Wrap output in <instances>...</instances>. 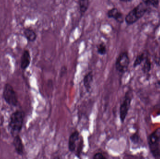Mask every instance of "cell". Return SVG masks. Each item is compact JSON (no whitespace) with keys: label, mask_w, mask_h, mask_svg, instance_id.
I'll list each match as a JSON object with an SVG mask.
<instances>
[{"label":"cell","mask_w":160,"mask_h":159,"mask_svg":"<svg viewBox=\"0 0 160 159\" xmlns=\"http://www.w3.org/2000/svg\"><path fill=\"white\" fill-rule=\"evenodd\" d=\"M24 118V112L18 110L14 112L10 116L8 128L13 137L19 135L22 130Z\"/></svg>","instance_id":"6da1fadb"},{"label":"cell","mask_w":160,"mask_h":159,"mask_svg":"<svg viewBox=\"0 0 160 159\" xmlns=\"http://www.w3.org/2000/svg\"><path fill=\"white\" fill-rule=\"evenodd\" d=\"M148 143L152 155L160 158V128L157 129L148 136Z\"/></svg>","instance_id":"7a4b0ae2"},{"label":"cell","mask_w":160,"mask_h":159,"mask_svg":"<svg viewBox=\"0 0 160 159\" xmlns=\"http://www.w3.org/2000/svg\"><path fill=\"white\" fill-rule=\"evenodd\" d=\"M3 97L7 103L10 106H17L18 103V96L12 86L7 83L4 87Z\"/></svg>","instance_id":"3957f363"},{"label":"cell","mask_w":160,"mask_h":159,"mask_svg":"<svg viewBox=\"0 0 160 159\" xmlns=\"http://www.w3.org/2000/svg\"><path fill=\"white\" fill-rule=\"evenodd\" d=\"M132 99V93L131 91L126 93L124 100L120 105L119 108V118L121 123H124L130 108Z\"/></svg>","instance_id":"277c9868"},{"label":"cell","mask_w":160,"mask_h":159,"mask_svg":"<svg viewBox=\"0 0 160 159\" xmlns=\"http://www.w3.org/2000/svg\"><path fill=\"white\" fill-rule=\"evenodd\" d=\"M130 59L127 52H122L118 55L116 61L117 71L121 73H124L128 71Z\"/></svg>","instance_id":"5b68a950"},{"label":"cell","mask_w":160,"mask_h":159,"mask_svg":"<svg viewBox=\"0 0 160 159\" xmlns=\"http://www.w3.org/2000/svg\"><path fill=\"white\" fill-rule=\"evenodd\" d=\"M80 138V133L78 130L75 131L72 133L68 139V147L69 151L74 153L76 151L77 143Z\"/></svg>","instance_id":"8992f818"},{"label":"cell","mask_w":160,"mask_h":159,"mask_svg":"<svg viewBox=\"0 0 160 159\" xmlns=\"http://www.w3.org/2000/svg\"><path fill=\"white\" fill-rule=\"evenodd\" d=\"M107 16L110 18H113L119 23H122L124 21L123 15L116 7H113L108 10Z\"/></svg>","instance_id":"52a82bcc"},{"label":"cell","mask_w":160,"mask_h":159,"mask_svg":"<svg viewBox=\"0 0 160 159\" xmlns=\"http://www.w3.org/2000/svg\"><path fill=\"white\" fill-rule=\"evenodd\" d=\"M148 6L146 3L143 1L132 9L138 19H140L144 15L147 11Z\"/></svg>","instance_id":"ba28073f"},{"label":"cell","mask_w":160,"mask_h":159,"mask_svg":"<svg viewBox=\"0 0 160 159\" xmlns=\"http://www.w3.org/2000/svg\"><path fill=\"white\" fill-rule=\"evenodd\" d=\"M13 144L17 154L20 156H22L24 152V146L19 135H18L14 137Z\"/></svg>","instance_id":"9c48e42d"},{"label":"cell","mask_w":160,"mask_h":159,"mask_svg":"<svg viewBox=\"0 0 160 159\" xmlns=\"http://www.w3.org/2000/svg\"><path fill=\"white\" fill-rule=\"evenodd\" d=\"M31 57L30 52L27 49H25L22 53L21 59V68L22 70H26L31 63Z\"/></svg>","instance_id":"30bf717a"},{"label":"cell","mask_w":160,"mask_h":159,"mask_svg":"<svg viewBox=\"0 0 160 159\" xmlns=\"http://www.w3.org/2000/svg\"><path fill=\"white\" fill-rule=\"evenodd\" d=\"M93 81V74L92 72H88L84 77L83 85L88 92H89L91 88L92 82Z\"/></svg>","instance_id":"8fae6325"},{"label":"cell","mask_w":160,"mask_h":159,"mask_svg":"<svg viewBox=\"0 0 160 159\" xmlns=\"http://www.w3.org/2000/svg\"><path fill=\"white\" fill-rule=\"evenodd\" d=\"M23 35L28 41L33 42L37 38V35L35 32L30 28H27L23 31Z\"/></svg>","instance_id":"7c38bea8"},{"label":"cell","mask_w":160,"mask_h":159,"mask_svg":"<svg viewBox=\"0 0 160 159\" xmlns=\"http://www.w3.org/2000/svg\"><path fill=\"white\" fill-rule=\"evenodd\" d=\"M89 4V2L88 0H80L78 1L79 8L82 16H83L86 12Z\"/></svg>","instance_id":"4fadbf2b"},{"label":"cell","mask_w":160,"mask_h":159,"mask_svg":"<svg viewBox=\"0 0 160 159\" xmlns=\"http://www.w3.org/2000/svg\"><path fill=\"white\" fill-rule=\"evenodd\" d=\"M83 148V140L82 137H80L79 140L78 142V144L77 145L76 147V156L80 158L81 157V154Z\"/></svg>","instance_id":"5bb4252c"},{"label":"cell","mask_w":160,"mask_h":159,"mask_svg":"<svg viewBox=\"0 0 160 159\" xmlns=\"http://www.w3.org/2000/svg\"><path fill=\"white\" fill-rule=\"evenodd\" d=\"M144 63L143 66L142 71L144 73H148L151 69V63L149 59L147 57L145 59Z\"/></svg>","instance_id":"9a60e30c"},{"label":"cell","mask_w":160,"mask_h":159,"mask_svg":"<svg viewBox=\"0 0 160 159\" xmlns=\"http://www.w3.org/2000/svg\"><path fill=\"white\" fill-rule=\"evenodd\" d=\"M97 52L100 55H104L107 53L106 45L103 42H102L97 46Z\"/></svg>","instance_id":"2e32d148"},{"label":"cell","mask_w":160,"mask_h":159,"mask_svg":"<svg viewBox=\"0 0 160 159\" xmlns=\"http://www.w3.org/2000/svg\"><path fill=\"white\" fill-rule=\"evenodd\" d=\"M145 55L144 53H142L137 56L133 63V67L134 68H136L137 66H139L142 63L143 61H144L146 58Z\"/></svg>","instance_id":"e0dca14e"},{"label":"cell","mask_w":160,"mask_h":159,"mask_svg":"<svg viewBox=\"0 0 160 159\" xmlns=\"http://www.w3.org/2000/svg\"><path fill=\"white\" fill-rule=\"evenodd\" d=\"M130 140L133 144L138 145L141 141V138L138 133H135L130 137Z\"/></svg>","instance_id":"ac0fdd59"},{"label":"cell","mask_w":160,"mask_h":159,"mask_svg":"<svg viewBox=\"0 0 160 159\" xmlns=\"http://www.w3.org/2000/svg\"><path fill=\"white\" fill-rule=\"evenodd\" d=\"M148 6L151 5L157 7L159 5V1L157 0H148V1H144Z\"/></svg>","instance_id":"d6986e66"},{"label":"cell","mask_w":160,"mask_h":159,"mask_svg":"<svg viewBox=\"0 0 160 159\" xmlns=\"http://www.w3.org/2000/svg\"><path fill=\"white\" fill-rule=\"evenodd\" d=\"M93 159H107L104 155L101 152L96 153L93 156Z\"/></svg>","instance_id":"ffe728a7"},{"label":"cell","mask_w":160,"mask_h":159,"mask_svg":"<svg viewBox=\"0 0 160 159\" xmlns=\"http://www.w3.org/2000/svg\"><path fill=\"white\" fill-rule=\"evenodd\" d=\"M67 72V69L66 67H65V66H63V67H62V68H61V75L62 76V77L63 76L65 75L66 73Z\"/></svg>","instance_id":"44dd1931"},{"label":"cell","mask_w":160,"mask_h":159,"mask_svg":"<svg viewBox=\"0 0 160 159\" xmlns=\"http://www.w3.org/2000/svg\"><path fill=\"white\" fill-rule=\"evenodd\" d=\"M53 159H61V158H60V157L59 156H56V157H55Z\"/></svg>","instance_id":"7402d4cb"},{"label":"cell","mask_w":160,"mask_h":159,"mask_svg":"<svg viewBox=\"0 0 160 159\" xmlns=\"http://www.w3.org/2000/svg\"><path fill=\"white\" fill-rule=\"evenodd\" d=\"M158 85L160 87V80H159V81H158Z\"/></svg>","instance_id":"603a6c76"}]
</instances>
